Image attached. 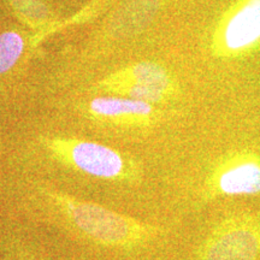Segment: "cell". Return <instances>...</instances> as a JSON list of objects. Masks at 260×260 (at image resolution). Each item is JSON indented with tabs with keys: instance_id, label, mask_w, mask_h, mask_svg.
I'll list each match as a JSON object with an SVG mask.
<instances>
[{
	"instance_id": "obj_8",
	"label": "cell",
	"mask_w": 260,
	"mask_h": 260,
	"mask_svg": "<svg viewBox=\"0 0 260 260\" xmlns=\"http://www.w3.org/2000/svg\"><path fill=\"white\" fill-rule=\"evenodd\" d=\"M24 50L23 38L16 31L0 34V74L6 73L17 63Z\"/></svg>"
},
{
	"instance_id": "obj_4",
	"label": "cell",
	"mask_w": 260,
	"mask_h": 260,
	"mask_svg": "<svg viewBox=\"0 0 260 260\" xmlns=\"http://www.w3.org/2000/svg\"><path fill=\"white\" fill-rule=\"evenodd\" d=\"M260 219L239 216L223 220L201 247L198 260H259Z\"/></svg>"
},
{
	"instance_id": "obj_9",
	"label": "cell",
	"mask_w": 260,
	"mask_h": 260,
	"mask_svg": "<svg viewBox=\"0 0 260 260\" xmlns=\"http://www.w3.org/2000/svg\"><path fill=\"white\" fill-rule=\"evenodd\" d=\"M12 4L29 23L40 24L47 17V10L40 0H12Z\"/></svg>"
},
{
	"instance_id": "obj_7",
	"label": "cell",
	"mask_w": 260,
	"mask_h": 260,
	"mask_svg": "<svg viewBox=\"0 0 260 260\" xmlns=\"http://www.w3.org/2000/svg\"><path fill=\"white\" fill-rule=\"evenodd\" d=\"M90 115L116 124L146 125L153 119L152 104L128 96H99L89 103Z\"/></svg>"
},
{
	"instance_id": "obj_3",
	"label": "cell",
	"mask_w": 260,
	"mask_h": 260,
	"mask_svg": "<svg viewBox=\"0 0 260 260\" xmlns=\"http://www.w3.org/2000/svg\"><path fill=\"white\" fill-rule=\"evenodd\" d=\"M260 44V0H239L222 16L214 29L216 56H241Z\"/></svg>"
},
{
	"instance_id": "obj_6",
	"label": "cell",
	"mask_w": 260,
	"mask_h": 260,
	"mask_svg": "<svg viewBox=\"0 0 260 260\" xmlns=\"http://www.w3.org/2000/svg\"><path fill=\"white\" fill-rule=\"evenodd\" d=\"M207 191L212 197L259 195L260 158L249 152L225 158L211 174Z\"/></svg>"
},
{
	"instance_id": "obj_5",
	"label": "cell",
	"mask_w": 260,
	"mask_h": 260,
	"mask_svg": "<svg viewBox=\"0 0 260 260\" xmlns=\"http://www.w3.org/2000/svg\"><path fill=\"white\" fill-rule=\"evenodd\" d=\"M105 88L132 99L148 104L164 102L172 92L168 71L153 61H141L115 75L105 83Z\"/></svg>"
},
{
	"instance_id": "obj_2",
	"label": "cell",
	"mask_w": 260,
	"mask_h": 260,
	"mask_svg": "<svg viewBox=\"0 0 260 260\" xmlns=\"http://www.w3.org/2000/svg\"><path fill=\"white\" fill-rule=\"evenodd\" d=\"M46 146L60 162L89 176L112 181H132L135 168L119 152L103 144L77 139H51Z\"/></svg>"
},
{
	"instance_id": "obj_1",
	"label": "cell",
	"mask_w": 260,
	"mask_h": 260,
	"mask_svg": "<svg viewBox=\"0 0 260 260\" xmlns=\"http://www.w3.org/2000/svg\"><path fill=\"white\" fill-rule=\"evenodd\" d=\"M48 199L67 220L98 245L112 248H135L151 241L159 228L109 210L69 194L46 190Z\"/></svg>"
}]
</instances>
